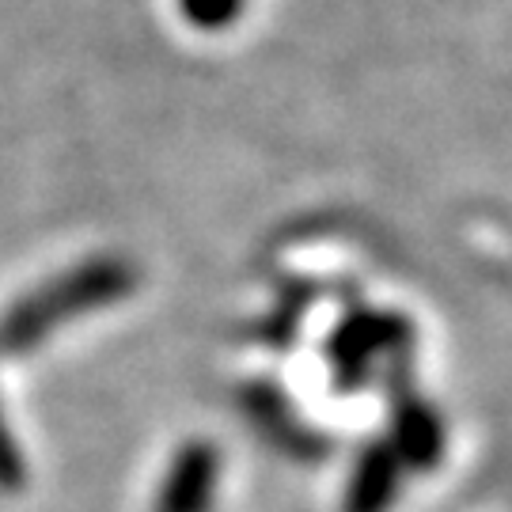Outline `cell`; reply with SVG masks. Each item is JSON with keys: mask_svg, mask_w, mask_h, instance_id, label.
<instances>
[{"mask_svg": "<svg viewBox=\"0 0 512 512\" xmlns=\"http://www.w3.org/2000/svg\"><path fill=\"white\" fill-rule=\"evenodd\" d=\"M129 289H133V270L118 258H99V262H88V266H76L61 281L46 285L42 293L27 296L19 308H12V315L0 327V338L12 349L31 346L54 323H61L65 315L110 304V300L126 296Z\"/></svg>", "mask_w": 512, "mask_h": 512, "instance_id": "1", "label": "cell"}, {"mask_svg": "<svg viewBox=\"0 0 512 512\" xmlns=\"http://www.w3.org/2000/svg\"><path fill=\"white\" fill-rule=\"evenodd\" d=\"M220 463L209 444H190L171 463L164 490H160V512H209L213 490H217Z\"/></svg>", "mask_w": 512, "mask_h": 512, "instance_id": "2", "label": "cell"}, {"mask_svg": "<svg viewBox=\"0 0 512 512\" xmlns=\"http://www.w3.org/2000/svg\"><path fill=\"white\" fill-rule=\"evenodd\" d=\"M23 471H19V456H16V444H12V433H8V425L0 418V482L4 486H16Z\"/></svg>", "mask_w": 512, "mask_h": 512, "instance_id": "5", "label": "cell"}, {"mask_svg": "<svg viewBox=\"0 0 512 512\" xmlns=\"http://www.w3.org/2000/svg\"><path fill=\"white\" fill-rule=\"evenodd\" d=\"M179 12L198 31H224L243 16V0H179Z\"/></svg>", "mask_w": 512, "mask_h": 512, "instance_id": "4", "label": "cell"}, {"mask_svg": "<svg viewBox=\"0 0 512 512\" xmlns=\"http://www.w3.org/2000/svg\"><path fill=\"white\" fill-rule=\"evenodd\" d=\"M391 482H395V467L391 456H368L365 471L353 478V494H349V509L353 512H380L384 501L391 497Z\"/></svg>", "mask_w": 512, "mask_h": 512, "instance_id": "3", "label": "cell"}]
</instances>
